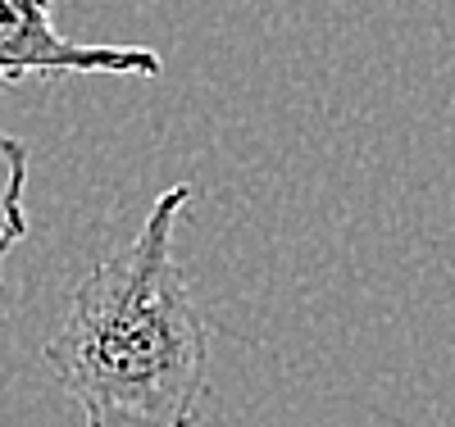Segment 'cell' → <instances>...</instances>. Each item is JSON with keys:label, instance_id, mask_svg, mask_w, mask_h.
I'll return each mask as SVG.
<instances>
[{"label": "cell", "instance_id": "cell-1", "mask_svg": "<svg viewBox=\"0 0 455 427\" xmlns=\"http://www.w3.org/2000/svg\"><path fill=\"white\" fill-rule=\"evenodd\" d=\"M196 186L160 191L137 237L73 287L46 364L87 427H196L210 336L173 255Z\"/></svg>", "mask_w": 455, "mask_h": 427}, {"label": "cell", "instance_id": "cell-2", "mask_svg": "<svg viewBox=\"0 0 455 427\" xmlns=\"http://www.w3.org/2000/svg\"><path fill=\"white\" fill-rule=\"evenodd\" d=\"M60 0H0V91L60 73L141 77L156 83L164 59L146 46H87L55 28Z\"/></svg>", "mask_w": 455, "mask_h": 427}, {"label": "cell", "instance_id": "cell-3", "mask_svg": "<svg viewBox=\"0 0 455 427\" xmlns=\"http://www.w3.org/2000/svg\"><path fill=\"white\" fill-rule=\"evenodd\" d=\"M28 237V146L0 132V323H5V259Z\"/></svg>", "mask_w": 455, "mask_h": 427}]
</instances>
